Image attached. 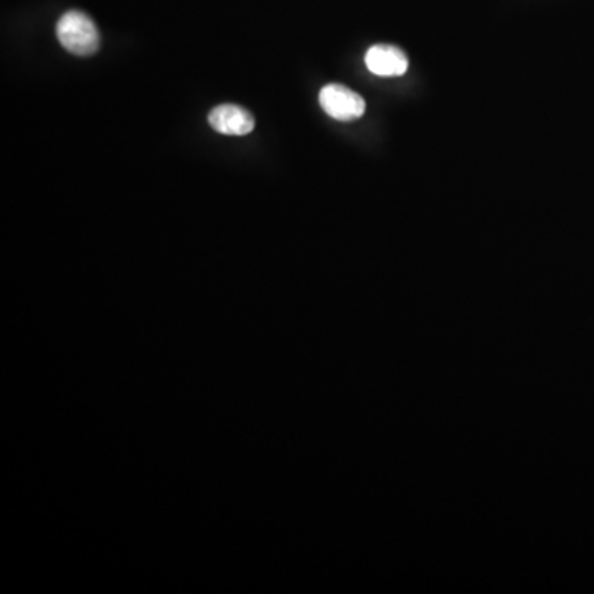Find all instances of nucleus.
I'll return each instance as SVG.
<instances>
[{
  "label": "nucleus",
  "mask_w": 594,
  "mask_h": 594,
  "mask_svg": "<svg viewBox=\"0 0 594 594\" xmlns=\"http://www.w3.org/2000/svg\"><path fill=\"white\" fill-rule=\"evenodd\" d=\"M57 37L66 52L78 57H91L99 50V32L90 15L70 10L60 17Z\"/></svg>",
  "instance_id": "obj_1"
},
{
  "label": "nucleus",
  "mask_w": 594,
  "mask_h": 594,
  "mask_svg": "<svg viewBox=\"0 0 594 594\" xmlns=\"http://www.w3.org/2000/svg\"><path fill=\"white\" fill-rule=\"evenodd\" d=\"M319 103L324 113L329 114L330 118L342 123H352L362 118L367 109L365 99L350 90L347 86L339 83H330L324 86L319 95Z\"/></svg>",
  "instance_id": "obj_2"
},
{
  "label": "nucleus",
  "mask_w": 594,
  "mask_h": 594,
  "mask_svg": "<svg viewBox=\"0 0 594 594\" xmlns=\"http://www.w3.org/2000/svg\"><path fill=\"white\" fill-rule=\"evenodd\" d=\"M208 124L225 136H246L255 129V118L236 104H220L208 114Z\"/></svg>",
  "instance_id": "obj_3"
},
{
  "label": "nucleus",
  "mask_w": 594,
  "mask_h": 594,
  "mask_svg": "<svg viewBox=\"0 0 594 594\" xmlns=\"http://www.w3.org/2000/svg\"><path fill=\"white\" fill-rule=\"evenodd\" d=\"M365 65L373 75L401 76L408 71V57L406 53L395 45H373L365 55Z\"/></svg>",
  "instance_id": "obj_4"
}]
</instances>
